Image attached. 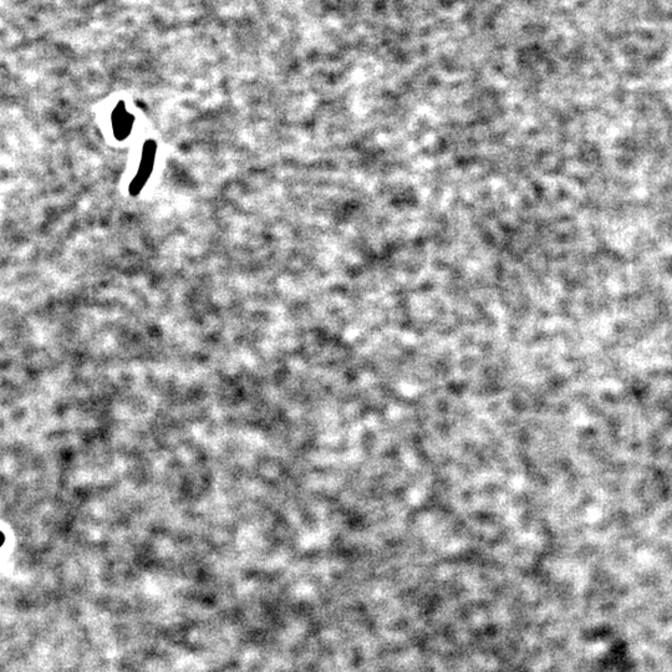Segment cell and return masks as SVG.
Instances as JSON below:
<instances>
[{"instance_id":"6da1fadb","label":"cell","mask_w":672,"mask_h":672,"mask_svg":"<svg viewBox=\"0 0 672 672\" xmlns=\"http://www.w3.org/2000/svg\"><path fill=\"white\" fill-rule=\"evenodd\" d=\"M156 143L153 141H147L143 147L142 158L140 169L137 171V175L129 186V193L132 196H136L143 188V186L147 182L155 164V157H156Z\"/></svg>"},{"instance_id":"7a4b0ae2","label":"cell","mask_w":672,"mask_h":672,"mask_svg":"<svg viewBox=\"0 0 672 672\" xmlns=\"http://www.w3.org/2000/svg\"><path fill=\"white\" fill-rule=\"evenodd\" d=\"M132 121H134V119H132V116L126 112L123 102L119 103V106L116 108L115 111H114V116H112L114 132H115V136L119 140H123V138L129 136V134L132 129Z\"/></svg>"}]
</instances>
